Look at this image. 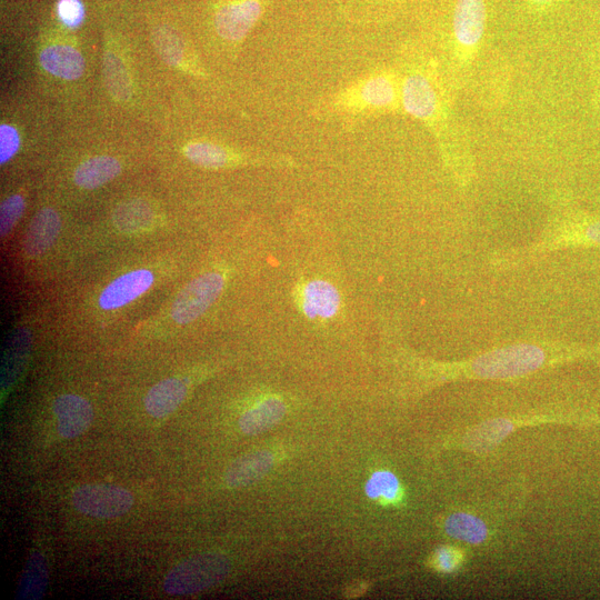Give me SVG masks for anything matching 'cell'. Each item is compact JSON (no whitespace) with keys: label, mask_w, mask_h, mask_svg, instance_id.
<instances>
[{"label":"cell","mask_w":600,"mask_h":600,"mask_svg":"<svg viewBox=\"0 0 600 600\" xmlns=\"http://www.w3.org/2000/svg\"><path fill=\"white\" fill-rule=\"evenodd\" d=\"M157 52L165 62L173 67L182 65L184 60V45L182 40L168 27H158L153 33Z\"/></svg>","instance_id":"4316f807"},{"label":"cell","mask_w":600,"mask_h":600,"mask_svg":"<svg viewBox=\"0 0 600 600\" xmlns=\"http://www.w3.org/2000/svg\"><path fill=\"white\" fill-rule=\"evenodd\" d=\"M57 12L59 19L70 28L78 27L85 17V9L80 0H59Z\"/></svg>","instance_id":"f546056e"},{"label":"cell","mask_w":600,"mask_h":600,"mask_svg":"<svg viewBox=\"0 0 600 600\" xmlns=\"http://www.w3.org/2000/svg\"><path fill=\"white\" fill-rule=\"evenodd\" d=\"M526 2L529 6H532L534 9L543 10L550 7V5H552L555 2V0H526Z\"/></svg>","instance_id":"1f68e13d"},{"label":"cell","mask_w":600,"mask_h":600,"mask_svg":"<svg viewBox=\"0 0 600 600\" xmlns=\"http://www.w3.org/2000/svg\"><path fill=\"white\" fill-rule=\"evenodd\" d=\"M294 300L300 313L319 323L335 319L343 306L342 295L337 287L324 279H309L299 283L294 289Z\"/></svg>","instance_id":"9c48e42d"},{"label":"cell","mask_w":600,"mask_h":600,"mask_svg":"<svg viewBox=\"0 0 600 600\" xmlns=\"http://www.w3.org/2000/svg\"><path fill=\"white\" fill-rule=\"evenodd\" d=\"M30 349V335L27 330H18L10 340L4 358L3 387L12 385L22 370Z\"/></svg>","instance_id":"cb8c5ba5"},{"label":"cell","mask_w":600,"mask_h":600,"mask_svg":"<svg viewBox=\"0 0 600 600\" xmlns=\"http://www.w3.org/2000/svg\"><path fill=\"white\" fill-rule=\"evenodd\" d=\"M20 139L17 130L9 125L0 127V164H5L19 149Z\"/></svg>","instance_id":"4dcf8cb0"},{"label":"cell","mask_w":600,"mask_h":600,"mask_svg":"<svg viewBox=\"0 0 600 600\" xmlns=\"http://www.w3.org/2000/svg\"><path fill=\"white\" fill-rule=\"evenodd\" d=\"M25 200L20 195L8 197L0 208V234L6 237L23 216Z\"/></svg>","instance_id":"83f0119b"},{"label":"cell","mask_w":600,"mask_h":600,"mask_svg":"<svg viewBox=\"0 0 600 600\" xmlns=\"http://www.w3.org/2000/svg\"><path fill=\"white\" fill-rule=\"evenodd\" d=\"M404 114L422 123L433 135L443 162L460 187L475 175L467 136L453 108V94L438 60L420 48H409L402 67Z\"/></svg>","instance_id":"6da1fadb"},{"label":"cell","mask_w":600,"mask_h":600,"mask_svg":"<svg viewBox=\"0 0 600 600\" xmlns=\"http://www.w3.org/2000/svg\"><path fill=\"white\" fill-rule=\"evenodd\" d=\"M40 64L46 72L66 80H76L85 72V60L77 49L66 45H53L40 54Z\"/></svg>","instance_id":"e0dca14e"},{"label":"cell","mask_w":600,"mask_h":600,"mask_svg":"<svg viewBox=\"0 0 600 600\" xmlns=\"http://www.w3.org/2000/svg\"><path fill=\"white\" fill-rule=\"evenodd\" d=\"M552 349L518 344L493 350L459 366V373L478 379H510L536 372L552 362Z\"/></svg>","instance_id":"3957f363"},{"label":"cell","mask_w":600,"mask_h":600,"mask_svg":"<svg viewBox=\"0 0 600 600\" xmlns=\"http://www.w3.org/2000/svg\"><path fill=\"white\" fill-rule=\"evenodd\" d=\"M587 243L600 245V220L585 225H563L554 229L550 228L538 244L518 254L516 259L519 262L524 257L552 252L555 248Z\"/></svg>","instance_id":"30bf717a"},{"label":"cell","mask_w":600,"mask_h":600,"mask_svg":"<svg viewBox=\"0 0 600 600\" xmlns=\"http://www.w3.org/2000/svg\"><path fill=\"white\" fill-rule=\"evenodd\" d=\"M230 568V560L222 554L206 553L190 557L166 576L165 592L172 596L195 595L223 582Z\"/></svg>","instance_id":"277c9868"},{"label":"cell","mask_w":600,"mask_h":600,"mask_svg":"<svg viewBox=\"0 0 600 600\" xmlns=\"http://www.w3.org/2000/svg\"><path fill=\"white\" fill-rule=\"evenodd\" d=\"M445 530L450 537L472 545L484 543L488 534L482 519L466 513L450 515L446 520Z\"/></svg>","instance_id":"44dd1931"},{"label":"cell","mask_w":600,"mask_h":600,"mask_svg":"<svg viewBox=\"0 0 600 600\" xmlns=\"http://www.w3.org/2000/svg\"><path fill=\"white\" fill-rule=\"evenodd\" d=\"M47 586V569L45 560L35 554L26 568L25 575L20 585L19 599H38L42 597Z\"/></svg>","instance_id":"484cf974"},{"label":"cell","mask_w":600,"mask_h":600,"mask_svg":"<svg viewBox=\"0 0 600 600\" xmlns=\"http://www.w3.org/2000/svg\"><path fill=\"white\" fill-rule=\"evenodd\" d=\"M464 562L463 550L455 547L445 546L440 547L430 558V566L436 572L450 574L455 572Z\"/></svg>","instance_id":"f1b7e54d"},{"label":"cell","mask_w":600,"mask_h":600,"mask_svg":"<svg viewBox=\"0 0 600 600\" xmlns=\"http://www.w3.org/2000/svg\"><path fill=\"white\" fill-rule=\"evenodd\" d=\"M72 502L79 513L100 519H112L125 515L134 505V497L126 488L90 484L76 488Z\"/></svg>","instance_id":"8992f818"},{"label":"cell","mask_w":600,"mask_h":600,"mask_svg":"<svg viewBox=\"0 0 600 600\" xmlns=\"http://www.w3.org/2000/svg\"><path fill=\"white\" fill-rule=\"evenodd\" d=\"M153 283L154 275L149 270H134L109 284L100 295L99 305L105 310L122 308L145 294Z\"/></svg>","instance_id":"7c38bea8"},{"label":"cell","mask_w":600,"mask_h":600,"mask_svg":"<svg viewBox=\"0 0 600 600\" xmlns=\"http://www.w3.org/2000/svg\"><path fill=\"white\" fill-rule=\"evenodd\" d=\"M154 210L142 199L128 200L120 204L113 214V223L119 232L133 234L142 232L154 222Z\"/></svg>","instance_id":"d6986e66"},{"label":"cell","mask_w":600,"mask_h":600,"mask_svg":"<svg viewBox=\"0 0 600 600\" xmlns=\"http://www.w3.org/2000/svg\"><path fill=\"white\" fill-rule=\"evenodd\" d=\"M185 156L193 164L206 169L227 168L226 148L212 142H194L186 145Z\"/></svg>","instance_id":"d4e9b609"},{"label":"cell","mask_w":600,"mask_h":600,"mask_svg":"<svg viewBox=\"0 0 600 600\" xmlns=\"http://www.w3.org/2000/svg\"><path fill=\"white\" fill-rule=\"evenodd\" d=\"M287 410L288 406L282 397H265L240 416L239 428L247 436L262 434L282 422Z\"/></svg>","instance_id":"5bb4252c"},{"label":"cell","mask_w":600,"mask_h":600,"mask_svg":"<svg viewBox=\"0 0 600 600\" xmlns=\"http://www.w3.org/2000/svg\"><path fill=\"white\" fill-rule=\"evenodd\" d=\"M54 413L60 436L72 439L83 435L92 425L94 409L82 396L66 394L56 398Z\"/></svg>","instance_id":"8fae6325"},{"label":"cell","mask_w":600,"mask_h":600,"mask_svg":"<svg viewBox=\"0 0 600 600\" xmlns=\"http://www.w3.org/2000/svg\"><path fill=\"white\" fill-rule=\"evenodd\" d=\"M274 0H227L215 15L217 35L228 43L239 44L254 29Z\"/></svg>","instance_id":"ba28073f"},{"label":"cell","mask_w":600,"mask_h":600,"mask_svg":"<svg viewBox=\"0 0 600 600\" xmlns=\"http://www.w3.org/2000/svg\"><path fill=\"white\" fill-rule=\"evenodd\" d=\"M120 173L122 165L114 157H93L75 170L74 180L80 188L92 190L112 182Z\"/></svg>","instance_id":"ac0fdd59"},{"label":"cell","mask_w":600,"mask_h":600,"mask_svg":"<svg viewBox=\"0 0 600 600\" xmlns=\"http://www.w3.org/2000/svg\"><path fill=\"white\" fill-rule=\"evenodd\" d=\"M187 396V385L182 379L162 380L149 390L145 398L147 413L154 418H164L183 404Z\"/></svg>","instance_id":"2e32d148"},{"label":"cell","mask_w":600,"mask_h":600,"mask_svg":"<svg viewBox=\"0 0 600 600\" xmlns=\"http://www.w3.org/2000/svg\"><path fill=\"white\" fill-rule=\"evenodd\" d=\"M392 114H404L402 73L395 67L376 68L320 98L309 109L310 117L324 122L333 120L345 129Z\"/></svg>","instance_id":"7a4b0ae2"},{"label":"cell","mask_w":600,"mask_h":600,"mask_svg":"<svg viewBox=\"0 0 600 600\" xmlns=\"http://www.w3.org/2000/svg\"><path fill=\"white\" fill-rule=\"evenodd\" d=\"M514 424L508 419L490 420L472 430L465 438L464 445L470 452L485 453L498 445L512 432Z\"/></svg>","instance_id":"ffe728a7"},{"label":"cell","mask_w":600,"mask_h":600,"mask_svg":"<svg viewBox=\"0 0 600 600\" xmlns=\"http://www.w3.org/2000/svg\"><path fill=\"white\" fill-rule=\"evenodd\" d=\"M104 74L109 93L117 102H129L133 90L123 60L116 54L107 52L104 57Z\"/></svg>","instance_id":"603a6c76"},{"label":"cell","mask_w":600,"mask_h":600,"mask_svg":"<svg viewBox=\"0 0 600 600\" xmlns=\"http://www.w3.org/2000/svg\"><path fill=\"white\" fill-rule=\"evenodd\" d=\"M366 495L382 505H397L404 498V490L398 478L388 470H379L370 476Z\"/></svg>","instance_id":"7402d4cb"},{"label":"cell","mask_w":600,"mask_h":600,"mask_svg":"<svg viewBox=\"0 0 600 600\" xmlns=\"http://www.w3.org/2000/svg\"><path fill=\"white\" fill-rule=\"evenodd\" d=\"M225 277L219 272H210L190 282L176 297L172 317L179 325L195 322L214 305L225 288Z\"/></svg>","instance_id":"52a82bcc"},{"label":"cell","mask_w":600,"mask_h":600,"mask_svg":"<svg viewBox=\"0 0 600 600\" xmlns=\"http://www.w3.org/2000/svg\"><path fill=\"white\" fill-rule=\"evenodd\" d=\"M277 462L273 450L262 449L244 455L227 469L225 482L230 488H242L264 478Z\"/></svg>","instance_id":"4fadbf2b"},{"label":"cell","mask_w":600,"mask_h":600,"mask_svg":"<svg viewBox=\"0 0 600 600\" xmlns=\"http://www.w3.org/2000/svg\"><path fill=\"white\" fill-rule=\"evenodd\" d=\"M62 229V220L53 208L39 210L29 224L24 250L29 257H38L54 245Z\"/></svg>","instance_id":"9a60e30c"},{"label":"cell","mask_w":600,"mask_h":600,"mask_svg":"<svg viewBox=\"0 0 600 600\" xmlns=\"http://www.w3.org/2000/svg\"><path fill=\"white\" fill-rule=\"evenodd\" d=\"M487 24L486 0H456L452 56L459 68L472 66L482 48Z\"/></svg>","instance_id":"5b68a950"}]
</instances>
